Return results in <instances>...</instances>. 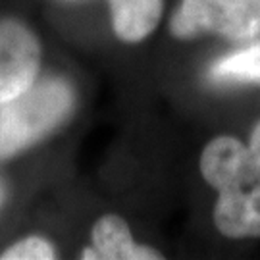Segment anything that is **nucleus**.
<instances>
[{"label":"nucleus","instance_id":"11","mask_svg":"<svg viewBox=\"0 0 260 260\" xmlns=\"http://www.w3.org/2000/svg\"><path fill=\"white\" fill-rule=\"evenodd\" d=\"M2 201H4V189L0 185V205H2Z\"/></svg>","mask_w":260,"mask_h":260},{"label":"nucleus","instance_id":"10","mask_svg":"<svg viewBox=\"0 0 260 260\" xmlns=\"http://www.w3.org/2000/svg\"><path fill=\"white\" fill-rule=\"evenodd\" d=\"M249 149H251L252 156H254V160L258 162V166H260V121L256 123V127L252 129L251 145H249Z\"/></svg>","mask_w":260,"mask_h":260},{"label":"nucleus","instance_id":"9","mask_svg":"<svg viewBox=\"0 0 260 260\" xmlns=\"http://www.w3.org/2000/svg\"><path fill=\"white\" fill-rule=\"evenodd\" d=\"M2 260H50L56 258L54 247L43 237H27L8 247L0 254Z\"/></svg>","mask_w":260,"mask_h":260},{"label":"nucleus","instance_id":"1","mask_svg":"<svg viewBox=\"0 0 260 260\" xmlns=\"http://www.w3.org/2000/svg\"><path fill=\"white\" fill-rule=\"evenodd\" d=\"M74 104V93L62 79H43L25 93L0 103V158L16 154L56 127Z\"/></svg>","mask_w":260,"mask_h":260},{"label":"nucleus","instance_id":"2","mask_svg":"<svg viewBox=\"0 0 260 260\" xmlns=\"http://www.w3.org/2000/svg\"><path fill=\"white\" fill-rule=\"evenodd\" d=\"M177 37L214 33L233 41L260 35V0H183L172 19Z\"/></svg>","mask_w":260,"mask_h":260},{"label":"nucleus","instance_id":"7","mask_svg":"<svg viewBox=\"0 0 260 260\" xmlns=\"http://www.w3.org/2000/svg\"><path fill=\"white\" fill-rule=\"evenodd\" d=\"M116 35L127 43L149 37L162 16V0H110Z\"/></svg>","mask_w":260,"mask_h":260},{"label":"nucleus","instance_id":"8","mask_svg":"<svg viewBox=\"0 0 260 260\" xmlns=\"http://www.w3.org/2000/svg\"><path fill=\"white\" fill-rule=\"evenodd\" d=\"M208 79L218 85L260 83V41L214 62Z\"/></svg>","mask_w":260,"mask_h":260},{"label":"nucleus","instance_id":"6","mask_svg":"<svg viewBox=\"0 0 260 260\" xmlns=\"http://www.w3.org/2000/svg\"><path fill=\"white\" fill-rule=\"evenodd\" d=\"M93 245L101 258L108 260H154L160 258L154 249L133 241L127 222L120 216H103L93 225Z\"/></svg>","mask_w":260,"mask_h":260},{"label":"nucleus","instance_id":"5","mask_svg":"<svg viewBox=\"0 0 260 260\" xmlns=\"http://www.w3.org/2000/svg\"><path fill=\"white\" fill-rule=\"evenodd\" d=\"M214 223L218 232L232 239L260 237V181L249 191H220L214 206Z\"/></svg>","mask_w":260,"mask_h":260},{"label":"nucleus","instance_id":"3","mask_svg":"<svg viewBox=\"0 0 260 260\" xmlns=\"http://www.w3.org/2000/svg\"><path fill=\"white\" fill-rule=\"evenodd\" d=\"M41 48L35 35L18 21L0 23V103L25 93L35 83Z\"/></svg>","mask_w":260,"mask_h":260},{"label":"nucleus","instance_id":"4","mask_svg":"<svg viewBox=\"0 0 260 260\" xmlns=\"http://www.w3.org/2000/svg\"><path fill=\"white\" fill-rule=\"evenodd\" d=\"M201 174L218 191L251 187L260 181V166L251 149L233 137H216L201 154Z\"/></svg>","mask_w":260,"mask_h":260}]
</instances>
